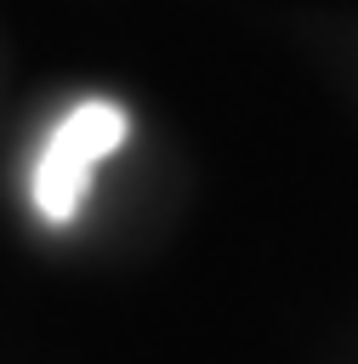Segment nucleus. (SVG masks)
Returning <instances> with one entry per match:
<instances>
[{
  "label": "nucleus",
  "mask_w": 358,
  "mask_h": 364,
  "mask_svg": "<svg viewBox=\"0 0 358 364\" xmlns=\"http://www.w3.org/2000/svg\"><path fill=\"white\" fill-rule=\"evenodd\" d=\"M125 131H131V119L108 97H85L57 119V131H51L40 165H34V210L51 228L80 216V205L91 193V171L125 142Z\"/></svg>",
  "instance_id": "f257e3e1"
}]
</instances>
